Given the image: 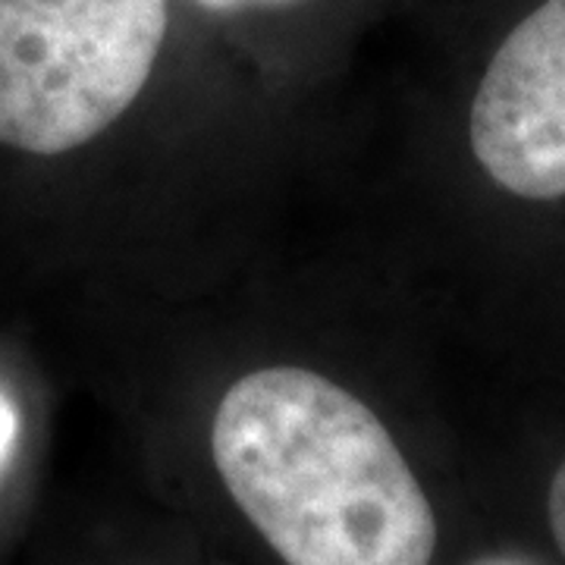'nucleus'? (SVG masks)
Listing matches in <instances>:
<instances>
[{
	"mask_svg": "<svg viewBox=\"0 0 565 565\" xmlns=\"http://www.w3.org/2000/svg\"><path fill=\"white\" fill-rule=\"evenodd\" d=\"M211 456L286 565H430L434 505L377 412L321 371L267 364L221 396Z\"/></svg>",
	"mask_w": 565,
	"mask_h": 565,
	"instance_id": "obj_1",
	"label": "nucleus"
},
{
	"mask_svg": "<svg viewBox=\"0 0 565 565\" xmlns=\"http://www.w3.org/2000/svg\"><path fill=\"white\" fill-rule=\"evenodd\" d=\"M170 0H0V148L70 154L139 102Z\"/></svg>",
	"mask_w": 565,
	"mask_h": 565,
	"instance_id": "obj_2",
	"label": "nucleus"
},
{
	"mask_svg": "<svg viewBox=\"0 0 565 565\" xmlns=\"http://www.w3.org/2000/svg\"><path fill=\"white\" fill-rule=\"evenodd\" d=\"M468 141L509 195L565 199V0L537 3L500 41L471 102Z\"/></svg>",
	"mask_w": 565,
	"mask_h": 565,
	"instance_id": "obj_3",
	"label": "nucleus"
},
{
	"mask_svg": "<svg viewBox=\"0 0 565 565\" xmlns=\"http://www.w3.org/2000/svg\"><path fill=\"white\" fill-rule=\"evenodd\" d=\"M546 522H550V534L556 541V550L565 559V459L556 468L550 490H546Z\"/></svg>",
	"mask_w": 565,
	"mask_h": 565,
	"instance_id": "obj_4",
	"label": "nucleus"
},
{
	"mask_svg": "<svg viewBox=\"0 0 565 565\" xmlns=\"http://www.w3.org/2000/svg\"><path fill=\"white\" fill-rule=\"evenodd\" d=\"M204 3H211V7H230V3H239V0H204Z\"/></svg>",
	"mask_w": 565,
	"mask_h": 565,
	"instance_id": "obj_5",
	"label": "nucleus"
}]
</instances>
